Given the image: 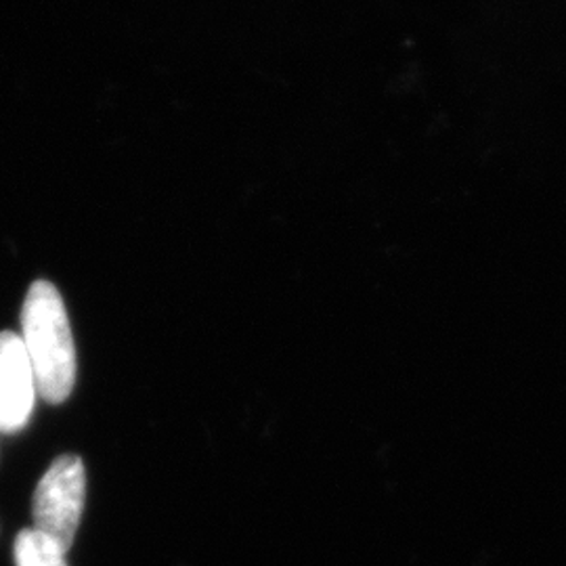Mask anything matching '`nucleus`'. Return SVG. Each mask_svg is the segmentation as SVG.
I'll return each mask as SVG.
<instances>
[{"label": "nucleus", "mask_w": 566, "mask_h": 566, "mask_svg": "<svg viewBox=\"0 0 566 566\" xmlns=\"http://www.w3.org/2000/svg\"><path fill=\"white\" fill-rule=\"evenodd\" d=\"M65 552L34 528H23L15 539V566H67Z\"/></svg>", "instance_id": "4"}, {"label": "nucleus", "mask_w": 566, "mask_h": 566, "mask_svg": "<svg viewBox=\"0 0 566 566\" xmlns=\"http://www.w3.org/2000/svg\"><path fill=\"white\" fill-rule=\"evenodd\" d=\"M21 332L39 395L46 403H63L76 382V348L65 306L53 283L30 285L21 308Z\"/></svg>", "instance_id": "1"}, {"label": "nucleus", "mask_w": 566, "mask_h": 566, "mask_svg": "<svg viewBox=\"0 0 566 566\" xmlns=\"http://www.w3.org/2000/svg\"><path fill=\"white\" fill-rule=\"evenodd\" d=\"M86 474L78 455H60L36 486L32 516L34 531L67 552L81 525Z\"/></svg>", "instance_id": "2"}, {"label": "nucleus", "mask_w": 566, "mask_h": 566, "mask_svg": "<svg viewBox=\"0 0 566 566\" xmlns=\"http://www.w3.org/2000/svg\"><path fill=\"white\" fill-rule=\"evenodd\" d=\"M36 395L34 369L21 336L0 332V432L15 434L25 428Z\"/></svg>", "instance_id": "3"}]
</instances>
